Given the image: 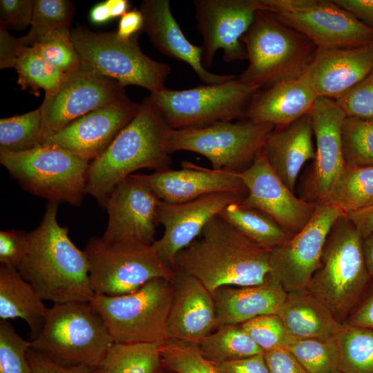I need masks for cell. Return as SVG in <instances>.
<instances>
[{"label":"cell","instance_id":"obj_47","mask_svg":"<svg viewBox=\"0 0 373 373\" xmlns=\"http://www.w3.org/2000/svg\"><path fill=\"white\" fill-rule=\"evenodd\" d=\"M28 245V233L8 229L0 231V262L15 269L22 261Z\"/></svg>","mask_w":373,"mask_h":373},{"label":"cell","instance_id":"obj_34","mask_svg":"<svg viewBox=\"0 0 373 373\" xmlns=\"http://www.w3.org/2000/svg\"><path fill=\"white\" fill-rule=\"evenodd\" d=\"M327 204L345 214L373 205V166L346 164Z\"/></svg>","mask_w":373,"mask_h":373},{"label":"cell","instance_id":"obj_8","mask_svg":"<svg viewBox=\"0 0 373 373\" xmlns=\"http://www.w3.org/2000/svg\"><path fill=\"white\" fill-rule=\"evenodd\" d=\"M0 163L26 191L48 202L80 206L90 163L60 148L39 146L17 153L0 151Z\"/></svg>","mask_w":373,"mask_h":373},{"label":"cell","instance_id":"obj_41","mask_svg":"<svg viewBox=\"0 0 373 373\" xmlns=\"http://www.w3.org/2000/svg\"><path fill=\"white\" fill-rule=\"evenodd\" d=\"M162 366L174 373H222L195 345L167 340L161 343Z\"/></svg>","mask_w":373,"mask_h":373},{"label":"cell","instance_id":"obj_12","mask_svg":"<svg viewBox=\"0 0 373 373\" xmlns=\"http://www.w3.org/2000/svg\"><path fill=\"white\" fill-rule=\"evenodd\" d=\"M275 126L245 118L220 122L200 128L171 129L170 154L186 151L200 154L212 169L239 172L262 150Z\"/></svg>","mask_w":373,"mask_h":373},{"label":"cell","instance_id":"obj_35","mask_svg":"<svg viewBox=\"0 0 373 373\" xmlns=\"http://www.w3.org/2000/svg\"><path fill=\"white\" fill-rule=\"evenodd\" d=\"M14 68L18 73V84L36 96L39 95L40 88L45 91V97L53 95L66 76V73L50 64L29 46L21 47Z\"/></svg>","mask_w":373,"mask_h":373},{"label":"cell","instance_id":"obj_20","mask_svg":"<svg viewBox=\"0 0 373 373\" xmlns=\"http://www.w3.org/2000/svg\"><path fill=\"white\" fill-rule=\"evenodd\" d=\"M243 198L233 193L220 192L181 203L161 201L157 221L164 227V233L153 246L162 260L174 269L177 254L195 240L205 226L227 205Z\"/></svg>","mask_w":373,"mask_h":373},{"label":"cell","instance_id":"obj_29","mask_svg":"<svg viewBox=\"0 0 373 373\" xmlns=\"http://www.w3.org/2000/svg\"><path fill=\"white\" fill-rule=\"evenodd\" d=\"M277 314L294 338H333L343 325L306 288L287 292Z\"/></svg>","mask_w":373,"mask_h":373},{"label":"cell","instance_id":"obj_14","mask_svg":"<svg viewBox=\"0 0 373 373\" xmlns=\"http://www.w3.org/2000/svg\"><path fill=\"white\" fill-rule=\"evenodd\" d=\"M128 97L125 87L81 61L39 107L44 142L79 117Z\"/></svg>","mask_w":373,"mask_h":373},{"label":"cell","instance_id":"obj_16","mask_svg":"<svg viewBox=\"0 0 373 373\" xmlns=\"http://www.w3.org/2000/svg\"><path fill=\"white\" fill-rule=\"evenodd\" d=\"M344 214L333 204L317 203L307 225L288 241L271 250V275L287 292L307 287L320 265L330 229Z\"/></svg>","mask_w":373,"mask_h":373},{"label":"cell","instance_id":"obj_17","mask_svg":"<svg viewBox=\"0 0 373 373\" xmlns=\"http://www.w3.org/2000/svg\"><path fill=\"white\" fill-rule=\"evenodd\" d=\"M240 175L247 191L242 203L267 213L291 236L311 220L317 203L297 198L271 167L262 150Z\"/></svg>","mask_w":373,"mask_h":373},{"label":"cell","instance_id":"obj_50","mask_svg":"<svg viewBox=\"0 0 373 373\" xmlns=\"http://www.w3.org/2000/svg\"><path fill=\"white\" fill-rule=\"evenodd\" d=\"M27 358L32 373H94V368L85 366L66 367L57 365L30 348Z\"/></svg>","mask_w":373,"mask_h":373},{"label":"cell","instance_id":"obj_4","mask_svg":"<svg viewBox=\"0 0 373 373\" xmlns=\"http://www.w3.org/2000/svg\"><path fill=\"white\" fill-rule=\"evenodd\" d=\"M370 280L363 252L362 238L344 214L330 229L320 265L306 289L343 324Z\"/></svg>","mask_w":373,"mask_h":373},{"label":"cell","instance_id":"obj_48","mask_svg":"<svg viewBox=\"0 0 373 373\" xmlns=\"http://www.w3.org/2000/svg\"><path fill=\"white\" fill-rule=\"evenodd\" d=\"M344 323L373 330V278Z\"/></svg>","mask_w":373,"mask_h":373},{"label":"cell","instance_id":"obj_22","mask_svg":"<svg viewBox=\"0 0 373 373\" xmlns=\"http://www.w3.org/2000/svg\"><path fill=\"white\" fill-rule=\"evenodd\" d=\"M140 176L161 201L167 203L184 202L215 193L244 197L247 193L240 172L207 169L188 161L182 162L181 169L168 168Z\"/></svg>","mask_w":373,"mask_h":373},{"label":"cell","instance_id":"obj_21","mask_svg":"<svg viewBox=\"0 0 373 373\" xmlns=\"http://www.w3.org/2000/svg\"><path fill=\"white\" fill-rule=\"evenodd\" d=\"M316 141L312 192L316 203H327L345 165L341 131L346 117L334 99L318 97L310 111Z\"/></svg>","mask_w":373,"mask_h":373},{"label":"cell","instance_id":"obj_27","mask_svg":"<svg viewBox=\"0 0 373 373\" xmlns=\"http://www.w3.org/2000/svg\"><path fill=\"white\" fill-rule=\"evenodd\" d=\"M318 97L303 76L280 81L258 92L249 106L247 118L275 127L284 126L309 113Z\"/></svg>","mask_w":373,"mask_h":373},{"label":"cell","instance_id":"obj_49","mask_svg":"<svg viewBox=\"0 0 373 373\" xmlns=\"http://www.w3.org/2000/svg\"><path fill=\"white\" fill-rule=\"evenodd\" d=\"M264 356L270 373H308L285 348L264 352Z\"/></svg>","mask_w":373,"mask_h":373},{"label":"cell","instance_id":"obj_24","mask_svg":"<svg viewBox=\"0 0 373 373\" xmlns=\"http://www.w3.org/2000/svg\"><path fill=\"white\" fill-rule=\"evenodd\" d=\"M373 70V42L369 44L317 48L303 77L318 97L336 99Z\"/></svg>","mask_w":373,"mask_h":373},{"label":"cell","instance_id":"obj_32","mask_svg":"<svg viewBox=\"0 0 373 373\" xmlns=\"http://www.w3.org/2000/svg\"><path fill=\"white\" fill-rule=\"evenodd\" d=\"M161 343H119L109 347L94 373H160Z\"/></svg>","mask_w":373,"mask_h":373},{"label":"cell","instance_id":"obj_57","mask_svg":"<svg viewBox=\"0 0 373 373\" xmlns=\"http://www.w3.org/2000/svg\"><path fill=\"white\" fill-rule=\"evenodd\" d=\"M362 247L368 274L373 278V233L362 239Z\"/></svg>","mask_w":373,"mask_h":373},{"label":"cell","instance_id":"obj_58","mask_svg":"<svg viewBox=\"0 0 373 373\" xmlns=\"http://www.w3.org/2000/svg\"><path fill=\"white\" fill-rule=\"evenodd\" d=\"M113 19L121 17L128 11L129 3L126 0H107Z\"/></svg>","mask_w":373,"mask_h":373},{"label":"cell","instance_id":"obj_52","mask_svg":"<svg viewBox=\"0 0 373 373\" xmlns=\"http://www.w3.org/2000/svg\"><path fill=\"white\" fill-rule=\"evenodd\" d=\"M7 28L0 23V68H14L17 55L23 46L20 38L14 37Z\"/></svg>","mask_w":373,"mask_h":373},{"label":"cell","instance_id":"obj_42","mask_svg":"<svg viewBox=\"0 0 373 373\" xmlns=\"http://www.w3.org/2000/svg\"><path fill=\"white\" fill-rule=\"evenodd\" d=\"M29 47L64 73L75 69L81 63L72 41L70 29L49 33Z\"/></svg>","mask_w":373,"mask_h":373},{"label":"cell","instance_id":"obj_39","mask_svg":"<svg viewBox=\"0 0 373 373\" xmlns=\"http://www.w3.org/2000/svg\"><path fill=\"white\" fill-rule=\"evenodd\" d=\"M74 4L67 0H34L30 30L20 37L24 46H32L49 33L70 29Z\"/></svg>","mask_w":373,"mask_h":373},{"label":"cell","instance_id":"obj_23","mask_svg":"<svg viewBox=\"0 0 373 373\" xmlns=\"http://www.w3.org/2000/svg\"><path fill=\"white\" fill-rule=\"evenodd\" d=\"M172 284L168 340L196 345L218 327L213 298L198 279L180 271L175 270Z\"/></svg>","mask_w":373,"mask_h":373},{"label":"cell","instance_id":"obj_33","mask_svg":"<svg viewBox=\"0 0 373 373\" xmlns=\"http://www.w3.org/2000/svg\"><path fill=\"white\" fill-rule=\"evenodd\" d=\"M200 354L214 365L263 353L240 325H223L196 345Z\"/></svg>","mask_w":373,"mask_h":373},{"label":"cell","instance_id":"obj_40","mask_svg":"<svg viewBox=\"0 0 373 373\" xmlns=\"http://www.w3.org/2000/svg\"><path fill=\"white\" fill-rule=\"evenodd\" d=\"M341 137L346 164L373 166V121L345 117Z\"/></svg>","mask_w":373,"mask_h":373},{"label":"cell","instance_id":"obj_25","mask_svg":"<svg viewBox=\"0 0 373 373\" xmlns=\"http://www.w3.org/2000/svg\"><path fill=\"white\" fill-rule=\"evenodd\" d=\"M140 10L144 17V30L154 47L161 53L189 65L204 83L221 84L236 77L213 73L204 67L201 46L186 39L173 15L169 0H144Z\"/></svg>","mask_w":373,"mask_h":373},{"label":"cell","instance_id":"obj_43","mask_svg":"<svg viewBox=\"0 0 373 373\" xmlns=\"http://www.w3.org/2000/svg\"><path fill=\"white\" fill-rule=\"evenodd\" d=\"M31 341L24 340L7 320L0 321V373H32L27 358Z\"/></svg>","mask_w":373,"mask_h":373},{"label":"cell","instance_id":"obj_30","mask_svg":"<svg viewBox=\"0 0 373 373\" xmlns=\"http://www.w3.org/2000/svg\"><path fill=\"white\" fill-rule=\"evenodd\" d=\"M34 287L15 267L0 265V319L20 318L30 329L32 341L41 333L48 308Z\"/></svg>","mask_w":373,"mask_h":373},{"label":"cell","instance_id":"obj_55","mask_svg":"<svg viewBox=\"0 0 373 373\" xmlns=\"http://www.w3.org/2000/svg\"><path fill=\"white\" fill-rule=\"evenodd\" d=\"M345 215L355 226L362 239L373 233V205Z\"/></svg>","mask_w":373,"mask_h":373},{"label":"cell","instance_id":"obj_9","mask_svg":"<svg viewBox=\"0 0 373 373\" xmlns=\"http://www.w3.org/2000/svg\"><path fill=\"white\" fill-rule=\"evenodd\" d=\"M173 293L172 282L153 278L124 295H95L90 303L103 318L115 343H162Z\"/></svg>","mask_w":373,"mask_h":373},{"label":"cell","instance_id":"obj_7","mask_svg":"<svg viewBox=\"0 0 373 373\" xmlns=\"http://www.w3.org/2000/svg\"><path fill=\"white\" fill-rule=\"evenodd\" d=\"M260 90L259 86L236 77L190 89L165 88L149 97L172 129H183L247 118L249 106Z\"/></svg>","mask_w":373,"mask_h":373},{"label":"cell","instance_id":"obj_1","mask_svg":"<svg viewBox=\"0 0 373 373\" xmlns=\"http://www.w3.org/2000/svg\"><path fill=\"white\" fill-rule=\"evenodd\" d=\"M199 236L177 254L174 269L193 276L211 294L222 287L256 285L273 278L271 251L254 243L220 216Z\"/></svg>","mask_w":373,"mask_h":373},{"label":"cell","instance_id":"obj_36","mask_svg":"<svg viewBox=\"0 0 373 373\" xmlns=\"http://www.w3.org/2000/svg\"><path fill=\"white\" fill-rule=\"evenodd\" d=\"M342 373H373V330L343 323L334 337Z\"/></svg>","mask_w":373,"mask_h":373},{"label":"cell","instance_id":"obj_51","mask_svg":"<svg viewBox=\"0 0 373 373\" xmlns=\"http://www.w3.org/2000/svg\"><path fill=\"white\" fill-rule=\"evenodd\" d=\"M216 365L222 373H270L264 353Z\"/></svg>","mask_w":373,"mask_h":373},{"label":"cell","instance_id":"obj_56","mask_svg":"<svg viewBox=\"0 0 373 373\" xmlns=\"http://www.w3.org/2000/svg\"><path fill=\"white\" fill-rule=\"evenodd\" d=\"M89 17L90 21L95 24L104 23L113 19L106 1L93 7Z\"/></svg>","mask_w":373,"mask_h":373},{"label":"cell","instance_id":"obj_10","mask_svg":"<svg viewBox=\"0 0 373 373\" xmlns=\"http://www.w3.org/2000/svg\"><path fill=\"white\" fill-rule=\"evenodd\" d=\"M95 295L115 296L139 289L149 280L173 281L175 270L164 262L153 245L134 241L106 242L93 237L84 250Z\"/></svg>","mask_w":373,"mask_h":373},{"label":"cell","instance_id":"obj_26","mask_svg":"<svg viewBox=\"0 0 373 373\" xmlns=\"http://www.w3.org/2000/svg\"><path fill=\"white\" fill-rule=\"evenodd\" d=\"M313 135L308 113L286 126L275 127L262 149L271 167L294 193L302 167L316 157Z\"/></svg>","mask_w":373,"mask_h":373},{"label":"cell","instance_id":"obj_38","mask_svg":"<svg viewBox=\"0 0 373 373\" xmlns=\"http://www.w3.org/2000/svg\"><path fill=\"white\" fill-rule=\"evenodd\" d=\"M308 373H338L340 362L334 338H294L289 337L285 347Z\"/></svg>","mask_w":373,"mask_h":373},{"label":"cell","instance_id":"obj_54","mask_svg":"<svg viewBox=\"0 0 373 373\" xmlns=\"http://www.w3.org/2000/svg\"><path fill=\"white\" fill-rule=\"evenodd\" d=\"M359 21L373 28V0H334Z\"/></svg>","mask_w":373,"mask_h":373},{"label":"cell","instance_id":"obj_11","mask_svg":"<svg viewBox=\"0 0 373 373\" xmlns=\"http://www.w3.org/2000/svg\"><path fill=\"white\" fill-rule=\"evenodd\" d=\"M137 38L124 40L116 32H94L79 25L71 30L72 41L81 61L95 71L124 87L138 86L151 93L162 90L171 68L146 55Z\"/></svg>","mask_w":373,"mask_h":373},{"label":"cell","instance_id":"obj_45","mask_svg":"<svg viewBox=\"0 0 373 373\" xmlns=\"http://www.w3.org/2000/svg\"><path fill=\"white\" fill-rule=\"evenodd\" d=\"M335 101L346 117L373 121V70Z\"/></svg>","mask_w":373,"mask_h":373},{"label":"cell","instance_id":"obj_18","mask_svg":"<svg viewBox=\"0 0 373 373\" xmlns=\"http://www.w3.org/2000/svg\"><path fill=\"white\" fill-rule=\"evenodd\" d=\"M160 202L140 175H131L115 186L106 201L108 223L102 238L153 245Z\"/></svg>","mask_w":373,"mask_h":373},{"label":"cell","instance_id":"obj_15","mask_svg":"<svg viewBox=\"0 0 373 373\" xmlns=\"http://www.w3.org/2000/svg\"><path fill=\"white\" fill-rule=\"evenodd\" d=\"M197 28L203 44L202 64L208 69L218 50L226 62L247 59L242 37L256 13L264 10L261 0H194Z\"/></svg>","mask_w":373,"mask_h":373},{"label":"cell","instance_id":"obj_37","mask_svg":"<svg viewBox=\"0 0 373 373\" xmlns=\"http://www.w3.org/2000/svg\"><path fill=\"white\" fill-rule=\"evenodd\" d=\"M43 144L40 108L0 119V151L22 152Z\"/></svg>","mask_w":373,"mask_h":373},{"label":"cell","instance_id":"obj_44","mask_svg":"<svg viewBox=\"0 0 373 373\" xmlns=\"http://www.w3.org/2000/svg\"><path fill=\"white\" fill-rule=\"evenodd\" d=\"M240 325L263 353L284 348L289 338L277 314L262 315Z\"/></svg>","mask_w":373,"mask_h":373},{"label":"cell","instance_id":"obj_60","mask_svg":"<svg viewBox=\"0 0 373 373\" xmlns=\"http://www.w3.org/2000/svg\"><path fill=\"white\" fill-rule=\"evenodd\" d=\"M338 373H342V372H338Z\"/></svg>","mask_w":373,"mask_h":373},{"label":"cell","instance_id":"obj_19","mask_svg":"<svg viewBox=\"0 0 373 373\" xmlns=\"http://www.w3.org/2000/svg\"><path fill=\"white\" fill-rule=\"evenodd\" d=\"M140 106L128 97L114 102L74 120L42 145L62 149L90 163L131 122Z\"/></svg>","mask_w":373,"mask_h":373},{"label":"cell","instance_id":"obj_3","mask_svg":"<svg viewBox=\"0 0 373 373\" xmlns=\"http://www.w3.org/2000/svg\"><path fill=\"white\" fill-rule=\"evenodd\" d=\"M171 128L149 97L135 116L98 158L90 163L86 193L105 208L115 186L142 169L160 171L171 163L168 141Z\"/></svg>","mask_w":373,"mask_h":373},{"label":"cell","instance_id":"obj_2","mask_svg":"<svg viewBox=\"0 0 373 373\" xmlns=\"http://www.w3.org/2000/svg\"><path fill=\"white\" fill-rule=\"evenodd\" d=\"M57 211L58 204L48 203L39 225L28 233L27 250L17 269L44 300L90 302L95 293L88 258L59 224Z\"/></svg>","mask_w":373,"mask_h":373},{"label":"cell","instance_id":"obj_13","mask_svg":"<svg viewBox=\"0 0 373 373\" xmlns=\"http://www.w3.org/2000/svg\"><path fill=\"white\" fill-rule=\"evenodd\" d=\"M264 11L309 39L317 48L354 47L373 42V28L334 1L261 0Z\"/></svg>","mask_w":373,"mask_h":373},{"label":"cell","instance_id":"obj_28","mask_svg":"<svg viewBox=\"0 0 373 373\" xmlns=\"http://www.w3.org/2000/svg\"><path fill=\"white\" fill-rule=\"evenodd\" d=\"M211 294L219 327L241 325L262 315L277 314L287 291L273 278L260 285L222 287Z\"/></svg>","mask_w":373,"mask_h":373},{"label":"cell","instance_id":"obj_46","mask_svg":"<svg viewBox=\"0 0 373 373\" xmlns=\"http://www.w3.org/2000/svg\"><path fill=\"white\" fill-rule=\"evenodd\" d=\"M32 0H1L0 23L15 30H23L31 25Z\"/></svg>","mask_w":373,"mask_h":373},{"label":"cell","instance_id":"obj_59","mask_svg":"<svg viewBox=\"0 0 373 373\" xmlns=\"http://www.w3.org/2000/svg\"><path fill=\"white\" fill-rule=\"evenodd\" d=\"M160 373H174L170 370H168L166 369H165L164 367H162V369L161 370L160 372Z\"/></svg>","mask_w":373,"mask_h":373},{"label":"cell","instance_id":"obj_31","mask_svg":"<svg viewBox=\"0 0 373 373\" xmlns=\"http://www.w3.org/2000/svg\"><path fill=\"white\" fill-rule=\"evenodd\" d=\"M219 216L265 249L271 251L293 237L271 216L241 200L227 205Z\"/></svg>","mask_w":373,"mask_h":373},{"label":"cell","instance_id":"obj_53","mask_svg":"<svg viewBox=\"0 0 373 373\" xmlns=\"http://www.w3.org/2000/svg\"><path fill=\"white\" fill-rule=\"evenodd\" d=\"M144 30V17L140 10H128L120 17L117 35L124 40L139 36Z\"/></svg>","mask_w":373,"mask_h":373},{"label":"cell","instance_id":"obj_6","mask_svg":"<svg viewBox=\"0 0 373 373\" xmlns=\"http://www.w3.org/2000/svg\"><path fill=\"white\" fill-rule=\"evenodd\" d=\"M241 40L249 65L238 78L260 88L302 77L317 49L306 37L264 10L256 13Z\"/></svg>","mask_w":373,"mask_h":373},{"label":"cell","instance_id":"obj_5","mask_svg":"<svg viewBox=\"0 0 373 373\" xmlns=\"http://www.w3.org/2000/svg\"><path fill=\"white\" fill-rule=\"evenodd\" d=\"M114 341L90 302L55 303L31 349L58 365L95 368Z\"/></svg>","mask_w":373,"mask_h":373}]
</instances>
